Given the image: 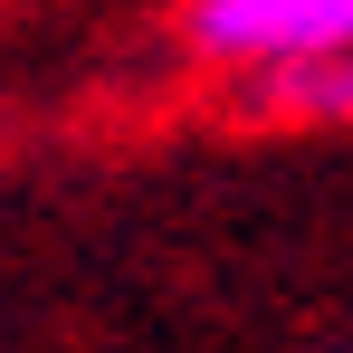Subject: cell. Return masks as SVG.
<instances>
[{
	"label": "cell",
	"mask_w": 353,
	"mask_h": 353,
	"mask_svg": "<svg viewBox=\"0 0 353 353\" xmlns=\"http://www.w3.org/2000/svg\"><path fill=\"white\" fill-rule=\"evenodd\" d=\"M258 105H277L296 124H353V39L325 58L287 67V77H258Z\"/></svg>",
	"instance_id": "obj_2"
},
{
	"label": "cell",
	"mask_w": 353,
	"mask_h": 353,
	"mask_svg": "<svg viewBox=\"0 0 353 353\" xmlns=\"http://www.w3.org/2000/svg\"><path fill=\"white\" fill-rule=\"evenodd\" d=\"M181 39L210 67L287 77L353 39V0H181Z\"/></svg>",
	"instance_id": "obj_1"
}]
</instances>
